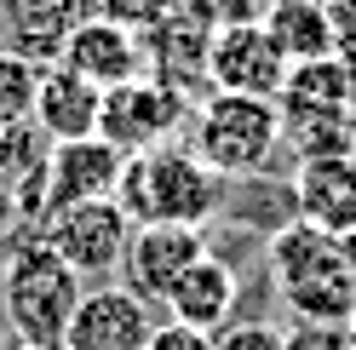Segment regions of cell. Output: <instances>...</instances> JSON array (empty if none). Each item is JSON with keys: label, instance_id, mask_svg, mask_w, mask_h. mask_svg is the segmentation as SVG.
<instances>
[{"label": "cell", "instance_id": "1", "mask_svg": "<svg viewBox=\"0 0 356 350\" xmlns=\"http://www.w3.org/2000/svg\"><path fill=\"white\" fill-rule=\"evenodd\" d=\"M264 265H270V288L276 299L310 327H345L356 316V276L339 253V235H327L316 224H287L270 235L264 247Z\"/></svg>", "mask_w": 356, "mask_h": 350}, {"label": "cell", "instance_id": "2", "mask_svg": "<svg viewBox=\"0 0 356 350\" xmlns=\"http://www.w3.org/2000/svg\"><path fill=\"white\" fill-rule=\"evenodd\" d=\"M81 299H86V276L47 242H24L6 258L0 304H6V322L24 350H63Z\"/></svg>", "mask_w": 356, "mask_h": 350}, {"label": "cell", "instance_id": "3", "mask_svg": "<svg viewBox=\"0 0 356 350\" xmlns=\"http://www.w3.org/2000/svg\"><path fill=\"white\" fill-rule=\"evenodd\" d=\"M218 195H225V178L190 144H161L149 156L127 161L115 201L127 207L132 224H190V230H202L218 212Z\"/></svg>", "mask_w": 356, "mask_h": 350}, {"label": "cell", "instance_id": "4", "mask_svg": "<svg viewBox=\"0 0 356 350\" xmlns=\"http://www.w3.org/2000/svg\"><path fill=\"white\" fill-rule=\"evenodd\" d=\"M282 144V109L276 98H248V92H207L190 121V149L202 156L218 178L259 172L264 156Z\"/></svg>", "mask_w": 356, "mask_h": 350}, {"label": "cell", "instance_id": "5", "mask_svg": "<svg viewBox=\"0 0 356 350\" xmlns=\"http://www.w3.org/2000/svg\"><path fill=\"white\" fill-rule=\"evenodd\" d=\"M190 103L172 92L167 81L155 75H138L115 86V92H104V109H98V138H109L121 149V156H149V149H161L178 138V126H184Z\"/></svg>", "mask_w": 356, "mask_h": 350}, {"label": "cell", "instance_id": "6", "mask_svg": "<svg viewBox=\"0 0 356 350\" xmlns=\"http://www.w3.org/2000/svg\"><path fill=\"white\" fill-rule=\"evenodd\" d=\"M121 172L127 156L109 138H70V144H52L47 149V167H40V190H35V212L52 218L75 201H115L121 190Z\"/></svg>", "mask_w": 356, "mask_h": 350}, {"label": "cell", "instance_id": "7", "mask_svg": "<svg viewBox=\"0 0 356 350\" xmlns=\"http://www.w3.org/2000/svg\"><path fill=\"white\" fill-rule=\"evenodd\" d=\"M40 242L63 253L81 276H115L132 242V218L121 201H75L40 224Z\"/></svg>", "mask_w": 356, "mask_h": 350}, {"label": "cell", "instance_id": "8", "mask_svg": "<svg viewBox=\"0 0 356 350\" xmlns=\"http://www.w3.org/2000/svg\"><path fill=\"white\" fill-rule=\"evenodd\" d=\"M207 81H213V92L276 98L287 81V58L264 35V24H230V29H213V40H207Z\"/></svg>", "mask_w": 356, "mask_h": 350}, {"label": "cell", "instance_id": "9", "mask_svg": "<svg viewBox=\"0 0 356 350\" xmlns=\"http://www.w3.org/2000/svg\"><path fill=\"white\" fill-rule=\"evenodd\" d=\"M63 69H75L81 81H92L98 92H115V86L149 75V52H144V35L115 24V17H86V24H75V35L63 40L58 52Z\"/></svg>", "mask_w": 356, "mask_h": 350}, {"label": "cell", "instance_id": "10", "mask_svg": "<svg viewBox=\"0 0 356 350\" xmlns=\"http://www.w3.org/2000/svg\"><path fill=\"white\" fill-rule=\"evenodd\" d=\"M195 258H207V235L190 224H132V242L121 253V288L138 299H167L172 281L184 276Z\"/></svg>", "mask_w": 356, "mask_h": 350}, {"label": "cell", "instance_id": "11", "mask_svg": "<svg viewBox=\"0 0 356 350\" xmlns=\"http://www.w3.org/2000/svg\"><path fill=\"white\" fill-rule=\"evenodd\" d=\"M149 333H155L149 299H138L132 288L115 281V288H86L63 350H144Z\"/></svg>", "mask_w": 356, "mask_h": 350}, {"label": "cell", "instance_id": "12", "mask_svg": "<svg viewBox=\"0 0 356 350\" xmlns=\"http://www.w3.org/2000/svg\"><path fill=\"white\" fill-rule=\"evenodd\" d=\"M98 109L104 92L92 81H81L63 63H40V86H35V126L47 144H70V138H92L98 133Z\"/></svg>", "mask_w": 356, "mask_h": 350}, {"label": "cell", "instance_id": "13", "mask_svg": "<svg viewBox=\"0 0 356 350\" xmlns=\"http://www.w3.org/2000/svg\"><path fill=\"white\" fill-rule=\"evenodd\" d=\"M236 299H241V281L225 258H195V265L172 281V293L161 299L178 327H195V333H218V327H230L236 316Z\"/></svg>", "mask_w": 356, "mask_h": 350}, {"label": "cell", "instance_id": "14", "mask_svg": "<svg viewBox=\"0 0 356 350\" xmlns=\"http://www.w3.org/2000/svg\"><path fill=\"white\" fill-rule=\"evenodd\" d=\"M293 207H299L305 224H316L327 235L356 230V156L299 161V172H293Z\"/></svg>", "mask_w": 356, "mask_h": 350}, {"label": "cell", "instance_id": "15", "mask_svg": "<svg viewBox=\"0 0 356 350\" xmlns=\"http://www.w3.org/2000/svg\"><path fill=\"white\" fill-rule=\"evenodd\" d=\"M86 17H92V0H0V24H6L12 52L35 63H58L63 40Z\"/></svg>", "mask_w": 356, "mask_h": 350}, {"label": "cell", "instance_id": "16", "mask_svg": "<svg viewBox=\"0 0 356 350\" xmlns=\"http://www.w3.org/2000/svg\"><path fill=\"white\" fill-rule=\"evenodd\" d=\"M356 103V75L345 58H310V63H287V81L276 92L282 126L287 121H310V115H350Z\"/></svg>", "mask_w": 356, "mask_h": 350}, {"label": "cell", "instance_id": "17", "mask_svg": "<svg viewBox=\"0 0 356 350\" xmlns=\"http://www.w3.org/2000/svg\"><path fill=\"white\" fill-rule=\"evenodd\" d=\"M259 24H264V35L276 40V52L287 63L339 58V29H333V6L327 0H264Z\"/></svg>", "mask_w": 356, "mask_h": 350}, {"label": "cell", "instance_id": "18", "mask_svg": "<svg viewBox=\"0 0 356 350\" xmlns=\"http://www.w3.org/2000/svg\"><path fill=\"white\" fill-rule=\"evenodd\" d=\"M282 138L293 144L299 161H333V156H356V115H310V121H287Z\"/></svg>", "mask_w": 356, "mask_h": 350}, {"label": "cell", "instance_id": "19", "mask_svg": "<svg viewBox=\"0 0 356 350\" xmlns=\"http://www.w3.org/2000/svg\"><path fill=\"white\" fill-rule=\"evenodd\" d=\"M35 86H40V63L0 47V133L35 121Z\"/></svg>", "mask_w": 356, "mask_h": 350}, {"label": "cell", "instance_id": "20", "mask_svg": "<svg viewBox=\"0 0 356 350\" xmlns=\"http://www.w3.org/2000/svg\"><path fill=\"white\" fill-rule=\"evenodd\" d=\"M178 12L195 17V24L213 35V29H230V24H259L264 0H178Z\"/></svg>", "mask_w": 356, "mask_h": 350}, {"label": "cell", "instance_id": "21", "mask_svg": "<svg viewBox=\"0 0 356 350\" xmlns=\"http://www.w3.org/2000/svg\"><path fill=\"white\" fill-rule=\"evenodd\" d=\"M213 350H293V339L270 322H230L213 333Z\"/></svg>", "mask_w": 356, "mask_h": 350}, {"label": "cell", "instance_id": "22", "mask_svg": "<svg viewBox=\"0 0 356 350\" xmlns=\"http://www.w3.org/2000/svg\"><path fill=\"white\" fill-rule=\"evenodd\" d=\"M172 6H178V0H92V12H98V17H115V24L138 29V35H149Z\"/></svg>", "mask_w": 356, "mask_h": 350}, {"label": "cell", "instance_id": "23", "mask_svg": "<svg viewBox=\"0 0 356 350\" xmlns=\"http://www.w3.org/2000/svg\"><path fill=\"white\" fill-rule=\"evenodd\" d=\"M144 350H213V333H195V327L167 322V327H155V333H149Z\"/></svg>", "mask_w": 356, "mask_h": 350}, {"label": "cell", "instance_id": "24", "mask_svg": "<svg viewBox=\"0 0 356 350\" xmlns=\"http://www.w3.org/2000/svg\"><path fill=\"white\" fill-rule=\"evenodd\" d=\"M339 253H345V265H350V276H356V230L339 235Z\"/></svg>", "mask_w": 356, "mask_h": 350}, {"label": "cell", "instance_id": "25", "mask_svg": "<svg viewBox=\"0 0 356 350\" xmlns=\"http://www.w3.org/2000/svg\"><path fill=\"white\" fill-rule=\"evenodd\" d=\"M345 350H356V316L345 322Z\"/></svg>", "mask_w": 356, "mask_h": 350}, {"label": "cell", "instance_id": "26", "mask_svg": "<svg viewBox=\"0 0 356 350\" xmlns=\"http://www.w3.org/2000/svg\"><path fill=\"white\" fill-rule=\"evenodd\" d=\"M293 350H339V344H316V339H310V344H293Z\"/></svg>", "mask_w": 356, "mask_h": 350}, {"label": "cell", "instance_id": "27", "mask_svg": "<svg viewBox=\"0 0 356 350\" xmlns=\"http://www.w3.org/2000/svg\"><path fill=\"white\" fill-rule=\"evenodd\" d=\"M17 350H24V344H17Z\"/></svg>", "mask_w": 356, "mask_h": 350}]
</instances>
